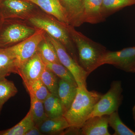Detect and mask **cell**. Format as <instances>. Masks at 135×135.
Masks as SVG:
<instances>
[{
    "mask_svg": "<svg viewBox=\"0 0 135 135\" xmlns=\"http://www.w3.org/2000/svg\"><path fill=\"white\" fill-rule=\"evenodd\" d=\"M66 27L77 49L79 64L89 75L99 67V60L106 48L77 31L74 27Z\"/></svg>",
    "mask_w": 135,
    "mask_h": 135,
    "instance_id": "cell-1",
    "label": "cell"
},
{
    "mask_svg": "<svg viewBox=\"0 0 135 135\" xmlns=\"http://www.w3.org/2000/svg\"><path fill=\"white\" fill-rule=\"evenodd\" d=\"M102 95L97 91H89L86 87H77L76 96L64 115L70 127L81 128L84 122L90 117Z\"/></svg>",
    "mask_w": 135,
    "mask_h": 135,
    "instance_id": "cell-2",
    "label": "cell"
},
{
    "mask_svg": "<svg viewBox=\"0 0 135 135\" xmlns=\"http://www.w3.org/2000/svg\"><path fill=\"white\" fill-rule=\"evenodd\" d=\"M28 19L35 28L42 29L60 42L72 57L79 63L77 49L66 27L67 24L62 23L55 18L36 15H32Z\"/></svg>",
    "mask_w": 135,
    "mask_h": 135,
    "instance_id": "cell-3",
    "label": "cell"
},
{
    "mask_svg": "<svg viewBox=\"0 0 135 135\" xmlns=\"http://www.w3.org/2000/svg\"><path fill=\"white\" fill-rule=\"evenodd\" d=\"M37 29L15 22L14 19H5L0 26V48L14 46L32 36Z\"/></svg>",
    "mask_w": 135,
    "mask_h": 135,
    "instance_id": "cell-4",
    "label": "cell"
},
{
    "mask_svg": "<svg viewBox=\"0 0 135 135\" xmlns=\"http://www.w3.org/2000/svg\"><path fill=\"white\" fill-rule=\"evenodd\" d=\"M45 34L46 32L43 30L37 29L36 32L29 38L7 48L15 59L18 71L26 62L36 54Z\"/></svg>",
    "mask_w": 135,
    "mask_h": 135,
    "instance_id": "cell-5",
    "label": "cell"
},
{
    "mask_svg": "<svg viewBox=\"0 0 135 135\" xmlns=\"http://www.w3.org/2000/svg\"><path fill=\"white\" fill-rule=\"evenodd\" d=\"M122 92L121 81H113L108 92L102 95L96 104L90 117L109 115L118 111L123 100Z\"/></svg>",
    "mask_w": 135,
    "mask_h": 135,
    "instance_id": "cell-6",
    "label": "cell"
},
{
    "mask_svg": "<svg viewBox=\"0 0 135 135\" xmlns=\"http://www.w3.org/2000/svg\"><path fill=\"white\" fill-rule=\"evenodd\" d=\"M46 35L55 47L60 64L66 68L72 74L77 86L79 88H87L86 80L89 76L88 73L72 57L60 42L46 33Z\"/></svg>",
    "mask_w": 135,
    "mask_h": 135,
    "instance_id": "cell-7",
    "label": "cell"
},
{
    "mask_svg": "<svg viewBox=\"0 0 135 135\" xmlns=\"http://www.w3.org/2000/svg\"><path fill=\"white\" fill-rule=\"evenodd\" d=\"M104 64L112 65L125 71L131 72L135 65V47L117 51L107 50L99 62V66Z\"/></svg>",
    "mask_w": 135,
    "mask_h": 135,
    "instance_id": "cell-8",
    "label": "cell"
},
{
    "mask_svg": "<svg viewBox=\"0 0 135 135\" xmlns=\"http://www.w3.org/2000/svg\"><path fill=\"white\" fill-rule=\"evenodd\" d=\"M36 5L26 0H2L0 11L3 19L28 18Z\"/></svg>",
    "mask_w": 135,
    "mask_h": 135,
    "instance_id": "cell-9",
    "label": "cell"
},
{
    "mask_svg": "<svg viewBox=\"0 0 135 135\" xmlns=\"http://www.w3.org/2000/svg\"><path fill=\"white\" fill-rule=\"evenodd\" d=\"M45 68L46 65L37 51L20 68L17 74L22 78L25 86L40 79Z\"/></svg>",
    "mask_w": 135,
    "mask_h": 135,
    "instance_id": "cell-10",
    "label": "cell"
},
{
    "mask_svg": "<svg viewBox=\"0 0 135 135\" xmlns=\"http://www.w3.org/2000/svg\"><path fill=\"white\" fill-rule=\"evenodd\" d=\"M109 115L94 116L86 121L81 128L82 135H110Z\"/></svg>",
    "mask_w": 135,
    "mask_h": 135,
    "instance_id": "cell-11",
    "label": "cell"
},
{
    "mask_svg": "<svg viewBox=\"0 0 135 135\" xmlns=\"http://www.w3.org/2000/svg\"><path fill=\"white\" fill-rule=\"evenodd\" d=\"M103 0H83V22L92 24L104 21L102 13Z\"/></svg>",
    "mask_w": 135,
    "mask_h": 135,
    "instance_id": "cell-12",
    "label": "cell"
},
{
    "mask_svg": "<svg viewBox=\"0 0 135 135\" xmlns=\"http://www.w3.org/2000/svg\"><path fill=\"white\" fill-rule=\"evenodd\" d=\"M64 8L68 24L75 27L83 24V0H59Z\"/></svg>",
    "mask_w": 135,
    "mask_h": 135,
    "instance_id": "cell-13",
    "label": "cell"
},
{
    "mask_svg": "<svg viewBox=\"0 0 135 135\" xmlns=\"http://www.w3.org/2000/svg\"><path fill=\"white\" fill-rule=\"evenodd\" d=\"M38 6L63 24H68L64 8L59 0H26Z\"/></svg>",
    "mask_w": 135,
    "mask_h": 135,
    "instance_id": "cell-14",
    "label": "cell"
},
{
    "mask_svg": "<svg viewBox=\"0 0 135 135\" xmlns=\"http://www.w3.org/2000/svg\"><path fill=\"white\" fill-rule=\"evenodd\" d=\"M36 126L42 135H61L64 131L70 127L64 116L56 118L47 117Z\"/></svg>",
    "mask_w": 135,
    "mask_h": 135,
    "instance_id": "cell-15",
    "label": "cell"
},
{
    "mask_svg": "<svg viewBox=\"0 0 135 135\" xmlns=\"http://www.w3.org/2000/svg\"><path fill=\"white\" fill-rule=\"evenodd\" d=\"M77 86L59 79L57 95L65 112L69 109L77 94Z\"/></svg>",
    "mask_w": 135,
    "mask_h": 135,
    "instance_id": "cell-16",
    "label": "cell"
},
{
    "mask_svg": "<svg viewBox=\"0 0 135 135\" xmlns=\"http://www.w3.org/2000/svg\"><path fill=\"white\" fill-rule=\"evenodd\" d=\"M15 59L7 48H0V81L11 74H17Z\"/></svg>",
    "mask_w": 135,
    "mask_h": 135,
    "instance_id": "cell-17",
    "label": "cell"
},
{
    "mask_svg": "<svg viewBox=\"0 0 135 135\" xmlns=\"http://www.w3.org/2000/svg\"><path fill=\"white\" fill-rule=\"evenodd\" d=\"M43 103L47 117L56 118L64 116L65 111L58 96L51 94Z\"/></svg>",
    "mask_w": 135,
    "mask_h": 135,
    "instance_id": "cell-18",
    "label": "cell"
},
{
    "mask_svg": "<svg viewBox=\"0 0 135 135\" xmlns=\"http://www.w3.org/2000/svg\"><path fill=\"white\" fill-rule=\"evenodd\" d=\"M31 111L19 123L12 127L0 131V135H25L29 129L35 126Z\"/></svg>",
    "mask_w": 135,
    "mask_h": 135,
    "instance_id": "cell-19",
    "label": "cell"
},
{
    "mask_svg": "<svg viewBox=\"0 0 135 135\" xmlns=\"http://www.w3.org/2000/svg\"><path fill=\"white\" fill-rule=\"evenodd\" d=\"M135 5V0H103L102 13L105 19L123 8Z\"/></svg>",
    "mask_w": 135,
    "mask_h": 135,
    "instance_id": "cell-20",
    "label": "cell"
},
{
    "mask_svg": "<svg viewBox=\"0 0 135 135\" xmlns=\"http://www.w3.org/2000/svg\"><path fill=\"white\" fill-rule=\"evenodd\" d=\"M38 51L43 60L50 62L60 63L55 47L46 34L44 38L39 45Z\"/></svg>",
    "mask_w": 135,
    "mask_h": 135,
    "instance_id": "cell-21",
    "label": "cell"
},
{
    "mask_svg": "<svg viewBox=\"0 0 135 135\" xmlns=\"http://www.w3.org/2000/svg\"><path fill=\"white\" fill-rule=\"evenodd\" d=\"M17 92V89L12 81L6 78L0 81V113L4 104Z\"/></svg>",
    "mask_w": 135,
    "mask_h": 135,
    "instance_id": "cell-22",
    "label": "cell"
},
{
    "mask_svg": "<svg viewBox=\"0 0 135 135\" xmlns=\"http://www.w3.org/2000/svg\"><path fill=\"white\" fill-rule=\"evenodd\" d=\"M43 60L46 68L61 79L77 86L75 79L71 73L60 63H52Z\"/></svg>",
    "mask_w": 135,
    "mask_h": 135,
    "instance_id": "cell-23",
    "label": "cell"
},
{
    "mask_svg": "<svg viewBox=\"0 0 135 135\" xmlns=\"http://www.w3.org/2000/svg\"><path fill=\"white\" fill-rule=\"evenodd\" d=\"M109 125L114 131L113 135H135V132L123 123L118 111L109 115Z\"/></svg>",
    "mask_w": 135,
    "mask_h": 135,
    "instance_id": "cell-24",
    "label": "cell"
},
{
    "mask_svg": "<svg viewBox=\"0 0 135 135\" xmlns=\"http://www.w3.org/2000/svg\"><path fill=\"white\" fill-rule=\"evenodd\" d=\"M31 98L30 110L34 122L37 126L47 118L43 102L36 98L31 93H29Z\"/></svg>",
    "mask_w": 135,
    "mask_h": 135,
    "instance_id": "cell-25",
    "label": "cell"
},
{
    "mask_svg": "<svg viewBox=\"0 0 135 135\" xmlns=\"http://www.w3.org/2000/svg\"><path fill=\"white\" fill-rule=\"evenodd\" d=\"M25 86L29 93H31L36 98L42 102L51 94L40 78Z\"/></svg>",
    "mask_w": 135,
    "mask_h": 135,
    "instance_id": "cell-26",
    "label": "cell"
},
{
    "mask_svg": "<svg viewBox=\"0 0 135 135\" xmlns=\"http://www.w3.org/2000/svg\"><path fill=\"white\" fill-rule=\"evenodd\" d=\"M40 79L51 94L57 95L59 78L51 71L45 68Z\"/></svg>",
    "mask_w": 135,
    "mask_h": 135,
    "instance_id": "cell-27",
    "label": "cell"
},
{
    "mask_svg": "<svg viewBox=\"0 0 135 135\" xmlns=\"http://www.w3.org/2000/svg\"><path fill=\"white\" fill-rule=\"evenodd\" d=\"M41 132L36 126L29 129L25 135H42Z\"/></svg>",
    "mask_w": 135,
    "mask_h": 135,
    "instance_id": "cell-28",
    "label": "cell"
},
{
    "mask_svg": "<svg viewBox=\"0 0 135 135\" xmlns=\"http://www.w3.org/2000/svg\"><path fill=\"white\" fill-rule=\"evenodd\" d=\"M133 118H134V120L135 126V104L133 109Z\"/></svg>",
    "mask_w": 135,
    "mask_h": 135,
    "instance_id": "cell-29",
    "label": "cell"
},
{
    "mask_svg": "<svg viewBox=\"0 0 135 135\" xmlns=\"http://www.w3.org/2000/svg\"><path fill=\"white\" fill-rule=\"evenodd\" d=\"M3 18L2 15H1V11H0V26H1V25L3 21Z\"/></svg>",
    "mask_w": 135,
    "mask_h": 135,
    "instance_id": "cell-30",
    "label": "cell"
},
{
    "mask_svg": "<svg viewBox=\"0 0 135 135\" xmlns=\"http://www.w3.org/2000/svg\"><path fill=\"white\" fill-rule=\"evenodd\" d=\"M131 73H135V65L133 67V69H132V71H131Z\"/></svg>",
    "mask_w": 135,
    "mask_h": 135,
    "instance_id": "cell-31",
    "label": "cell"
},
{
    "mask_svg": "<svg viewBox=\"0 0 135 135\" xmlns=\"http://www.w3.org/2000/svg\"><path fill=\"white\" fill-rule=\"evenodd\" d=\"M2 1V0H0V3Z\"/></svg>",
    "mask_w": 135,
    "mask_h": 135,
    "instance_id": "cell-32",
    "label": "cell"
}]
</instances>
